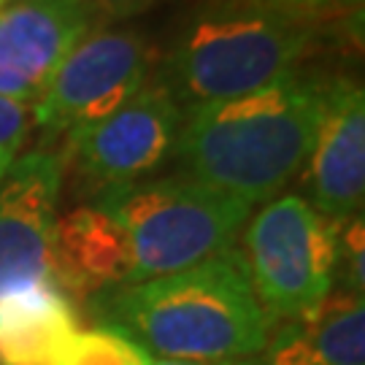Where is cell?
Returning a JSON list of instances; mask_svg holds the SVG:
<instances>
[{
  "instance_id": "obj_1",
  "label": "cell",
  "mask_w": 365,
  "mask_h": 365,
  "mask_svg": "<svg viewBox=\"0 0 365 365\" xmlns=\"http://www.w3.org/2000/svg\"><path fill=\"white\" fill-rule=\"evenodd\" d=\"M325 90L282 76L187 111L173 152L187 176L247 203H268L312 155Z\"/></svg>"
},
{
  "instance_id": "obj_2",
  "label": "cell",
  "mask_w": 365,
  "mask_h": 365,
  "mask_svg": "<svg viewBox=\"0 0 365 365\" xmlns=\"http://www.w3.org/2000/svg\"><path fill=\"white\" fill-rule=\"evenodd\" d=\"M111 327L125 330L160 360H249L268 344V319L238 249L138 284L106 292Z\"/></svg>"
},
{
  "instance_id": "obj_3",
  "label": "cell",
  "mask_w": 365,
  "mask_h": 365,
  "mask_svg": "<svg viewBox=\"0 0 365 365\" xmlns=\"http://www.w3.org/2000/svg\"><path fill=\"white\" fill-rule=\"evenodd\" d=\"M309 36L292 11L257 0H211L176 33L160 84L184 114L230 101L289 76Z\"/></svg>"
},
{
  "instance_id": "obj_4",
  "label": "cell",
  "mask_w": 365,
  "mask_h": 365,
  "mask_svg": "<svg viewBox=\"0 0 365 365\" xmlns=\"http://www.w3.org/2000/svg\"><path fill=\"white\" fill-rule=\"evenodd\" d=\"M130 244V284L179 274L230 252L252 203L195 182L187 173L141 179L98 195Z\"/></svg>"
},
{
  "instance_id": "obj_5",
  "label": "cell",
  "mask_w": 365,
  "mask_h": 365,
  "mask_svg": "<svg viewBox=\"0 0 365 365\" xmlns=\"http://www.w3.org/2000/svg\"><path fill=\"white\" fill-rule=\"evenodd\" d=\"M341 225L306 197L268 200L247 227V271L268 325L330 298L339 276Z\"/></svg>"
},
{
  "instance_id": "obj_6",
  "label": "cell",
  "mask_w": 365,
  "mask_h": 365,
  "mask_svg": "<svg viewBox=\"0 0 365 365\" xmlns=\"http://www.w3.org/2000/svg\"><path fill=\"white\" fill-rule=\"evenodd\" d=\"M152 52L135 30L92 33L66 57L43 87L33 122L46 138L76 135L114 114L146 84Z\"/></svg>"
},
{
  "instance_id": "obj_7",
  "label": "cell",
  "mask_w": 365,
  "mask_h": 365,
  "mask_svg": "<svg viewBox=\"0 0 365 365\" xmlns=\"http://www.w3.org/2000/svg\"><path fill=\"white\" fill-rule=\"evenodd\" d=\"M182 119L184 111L160 81L144 84L114 114L68 138L76 173L98 195L141 182L168 160Z\"/></svg>"
},
{
  "instance_id": "obj_8",
  "label": "cell",
  "mask_w": 365,
  "mask_h": 365,
  "mask_svg": "<svg viewBox=\"0 0 365 365\" xmlns=\"http://www.w3.org/2000/svg\"><path fill=\"white\" fill-rule=\"evenodd\" d=\"M63 160L27 152L0 182V298L52 279V235Z\"/></svg>"
},
{
  "instance_id": "obj_9",
  "label": "cell",
  "mask_w": 365,
  "mask_h": 365,
  "mask_svg": "<svg viewBox=\"0 0 365 365\" xmlns=\"http://www.w3.org/2000/svg\"><path fill=\"white\" fill-rule=\"evenodd\" d=\"M81 0H9L0 6V98L36 101L66 57L87 38Z\"/></svg>"
},
{
  "instance_id": "obj_10",
  "label": "cell",
  "mask_w": 365,
  "mask_h": 365,
  "mask_svg": "<svg viewBox=\"0 0 365 365\" xmlns=\"http://www.w3.org/2000/svg\"><path fill=\"white\" fill-rule=\"evenodd\" d=\"M309 192L319 214L336 222L360 214L365 195V95L341 81L325 90V108L309 155Z\"/></svg>"
},
{
  "instance_id": "obj_11",
  "label": "cell",
  "mask_w": 365,
  "mask_h": 365,
  "mask_svg": "<svg viewBox=\"0 0 365 365\" xmlns=\"http://www.w3.org/2000/svg\"><path fill=\"white\" fill-rule=\"evenodd\" d=\"M130 244L114 217L81 206L54 222L52 279L68 298L106 295L130 284Z\"/></svg>"
},
{
  "instance_id": "obj_12",
  "label": "cell",
  "mask_w": 365,
  "mask_h": 365,
  "mask_svg": "<svg viewBox=\"0 0 365 365\" xmlns=\"http://www.w3.org/2000/svg\"><path fill=\"white\" fill-rule=\"evenodd\" d=\"M262 352V365H365V298H325L287 319Z\"/></svg>"
},
{
  "instance_id": "obj_13",
  "label": "cell",
  "mask_w": 365,
  "mask_h": 365,
  "mask_svg": "<svg viewBox=\"0 0 365 365\" xmlns=\"http://www.w3.org/2000/svg\"><path fill=\"white\" fill-rule=\"evenodd\" d=\"M76 333L73 303L54 279L0 298V365H60Z\"/></svg>"
},
{
  "instance_id": "obj_14",
  "label": "cell",
  "mask_w": 365,
  "mask_h": 365,
  "mask_svg": "<svg viewBox=\"0 0 365 365\" xmlns=\"http://www.w3.org/2000/svg\"><path fill=\"white\" fill-rule=\"evenodd\" d=\"M60 365H152V354L125 330L103 325L76 333Z\"/></svg>"
},
{
  "instance_id": "obj_15",
  "label": "cell",
  "mask_w": 365,
  "mask_h": 365,
  "mask_svg": "<svg viewBox=\"0 0 365 365\" xmlns=\"http://www.w3.org/2000/svg\"><path fill=\"white\" fill-rule=\"evenodd\" d=\"M30 117H33V111L27 108V103L0 98V182L19 160V149L25 144L27 130L33 125Z\"/></svg>"
},
{
  "instance_id": "obj_16",
  "label": "cell",
  "mask_w": 365,
  "mask_h": 365,
  "mask_svg": "<svg viewBox=\"0 0 365 365\" xmlns=\"http://www.w3.org/2000/svg\"><path fill=\"white\" fill-rule=\"evenodd\" d=\"M344 268L346 292L363 295L365 289V225L363 214H354L352 220L341 225L339 235V271Z\"/></svg>"
},
{
  "instance_id": "obj_17",
  "label": "cell",
  "mask_w": 365,
  "mask_h": 365,
  "mask_svg": "<svg viewBox=\"0 0 365 365\" xmlns=\"http://www.w3.org/2000/svg\"><path fill=\"white\" fill-rule=\"evenodd\" d=\"M81 3L90 11H101L108 19H117V16H128V14L141 11L152 0H81Z\"/></svg>"
},
{
  "instance_id": "obj_18",
  "label": "cell",
  "mask_w": 365,
  "mask_h": 365,
  "mask_svg": "<svg viewBox=\"0 0 365 365\" xmlns=\"http://www.w3.org/2000/svg\"><path fill=\"white\" fill-rule=\"evenodd\" d=\"M257 3H265V6H274V9H282V11H300V9H312L322 0H257Z\"/></svg>"
},
{
  "instance_id": "obj_19",
  "label": "cell",
  "mask_w": 365,
  "mask_h": 365,
  "mask_svg": "<svg viewBox=\"0 0 365 365\" xmlns=\"http://www.w3.org/2000/svg\"><path fill=\"white\" fill-rule=\"evenodd\" d=\"M152 365H262V360H225V363H184V360H160V357H152Z\"/></svg>"
},
{
  "instance_id": "obj_20",
  "label": "cell",
  "mask_w": 365,
  "mask_h": 365,
  "mask_svg": "<svg viewBox=\"0 0 365 365\" xmlns=\"http://www.w3.org/2000/svg\"><path fill=\"white\" fill-rule=\"evenodd\" d=\"M0 3H3V0H0Z\"/></svg>"
}]
</instances>
